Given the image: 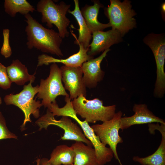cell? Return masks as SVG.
Listing matches in <instances>:
<instances>
[{
    "instance_id": "cell-1",
    "label": "cell",
    "mask_w": 165,
    "mask_h": 165,
    "mask_svg": "<svg viewBox=\"0 0 165 165\" xmlns=\"http://www.w3.org/2000/svg\"><path fill=\"white\" fill-rule=\"evenodd\" d=\"M27 25L25 31L27 36L26 45L28 49L34 48L43 53L61 57L63 54L60 48L62 38L58 32L43 27L29 13L24 15Z\"/></svg>"
},
{
    "instance_id": "cell-2",
    "label": "cell",
    "mask_w": 165,
    "mask_h": 165,
    "mask_svg": "<svg viewBox=\"0 0 165 165\" xmlns=\"http://www.w3.org/2000/svg\"><path fill=\"white\" fill-rule=\"evenodd\" d=\"M66 104L59 108L57 102L52 103L48 108L54 116H67L74 119L80 126L86 138L92 143L95 150L98 165H105L110 162L113 156L112 150L103 144L96 135L88 123L79 119L74 110L69 96L65 97Z\"/></svg>"
},
{
    "instance_id": "cell-3",
    "label": "cell",
    "mask_w": 165,
    "mask_h": 165,
    "mask_svg": "<svg viewBox=\"0 0 165 165\" xmlns=\"http://www.w3.org/2000/svg\"><path fill=\"white\" fill-rule=\"evenodd\" d=\"M71 5L67 4L63 1L57 4L51 0H40L37 4L36 9L41 13L42 22L46 23V26L50 28L54 25L60 36L63 38L69 35L67 28L70 21L66 15Z\"/></svg>"
},
{
    "instance_id": "cell-4",
    "label": "cell",
    "mask_w": 165,
    "mask_h": 165,
    "mask_svg": "<svg viewBox=\"0 0 165 165\" xmlns=\"http://www.w3.org/2000/svg\"><path fill=\"white\" fill-rule=\"evenodd\" d=\"M72 101L77 115L88 123H94L98 121L103 122L109 120L116 113L115 105L105 106L103 101L98 98L89 100L81 95Z\"/></svg>"
},
{
    "instance_id": "cell-5",
    "label": "cell",
    "mask_w": 165,
    "mask_h": 165,
    "mask_svg": "<svg viewBox=\"0 0 165 165\" xmlns=\"http://www.w3.org/2000/svg\"><path fill=\"white\" fill-rule=\"evenodd\" d=\"M32 82L24 85L23 90L16 94H11L6 95L4 101L6 105H13L21 110L24 115V119L22 127L24 128L28 122H31L30 115L32 114L37 118L40 116V108L42 105L39 101L34 99L35 94L38 93L39 85L33 87Z\"/></svg>"
},
{
    "instance_id": "cell-6",
    "label": "cell",
    "mask_w": 165,
    "mask_h": 165,
    "mask_svg": "<svg viewBox=\"0 0 165 165\" xmlns=\"http://www.w3.org/2000/svg\"><path fill=\"white\" fill-rule=\"evenodd\" d=\"M110 4L105 9V14L109 19L112 29L118 31L122 35L136 26L133 17L136 13L131 9L130 2L124 0H110Z\"/></svg>"
},
{
    "instance_id": "cell-7",
    "label": "cell",
    "mask_w": 165,
    "mask_h": 165,
    "mask_svg": "<svg viewBox=\"0 0 165 165\" xmlns=\"http://www.w3.org/2000/svg\"><path fill=\"white\" fill-rule=\"evenodd\" d=\"M145 43L151 49L153 54L156 66V77L153 94L163 96L165 93V38L163 34L150 33L143 39Z\"/></svg>"
},
{
    "instance_id": "cell-8",
    "label": "cell",
    "mask_w": 165,
    "mask_h": 165,
    "mask_svg": "<svg viewBox=\"0 0 165 165\" xmlns=\"http://www.w3.org/2000/svg\"><path fill=\"white\" fill-rule=\"evenodd\" d=\"M49 76L45 79L40 80L37 97L42 99L41 104L48 108L53 102L56 101V97L60 95L69 96L62 83L61 72L56 63L50 66Z\"/></svg>"
},
{
    "instance_id": "cell-9",
    "label": "cell",
    "mask_w": 165,
    "mask_h": 165,
    "mask_svg": "<svg viewBox=\"0 0 165 165\" xmlns=\"http://www.w3.org/2000/svg\"><path fill=\"white\" fill-rule=\"evenodd\" d=\"M35 123L39 127L40 130L43 128L47 130L50 125L57 126L64 130V135L61 138L62 140L81 141L93 146L77 124L73 123L68 116H62L60 119L57 120L52 113L47 110L46 113L39 118Z\"/></svg>"
},
{
    "instance_id": "cell-10",
    "label": "cell",
    "mask_w": 165,
    "mask_h": 165,
    "mask_svg": "<svg viewBox=\"0 0 165 165\" xmlns=\"http://www.w3.org/2000/svg\"><path fill=\"white\" fill-rule=\"evenodd\" d=\"M122 115V112L119 111L115 113L111 119L103 122L101 124H94L91 126L101 143L105 146L108 145L109 146L113 152L114 156L120 165H123L118 156L117 147L118 143H122L123 141L119 133Z\"/></svg>"
},
{
    "instance_id": "cell-11",
    "label": "cell",
    "mask_w": 165,
    "mask_h": 165,
    "mask_svg": "<svg viewBox=\"0 0 165 165\" xmlns=\"http://www.w3.org/2000/svg\"><path fill=\"white\" fill-rule=\"evenodd\" d=\"M62 81L65 89L69 92L70 98L73 100L82 95L86 96V87L83 80V72L81 67L62 66Z\"/></svg>"
},
{
    "instance_id": "cell-12",
    "label": "cell",
    "mask_w": 165,
    "mask_h": 165,
    "mask_svg": "<svg viewBox=\"0 0 165 165\" xmlns=\"http://www.w3.org/2000/svg\"><path fill=\"white\" fill-rule=\"evenodd\" d=\"M92 35L93 40L89 45L87 54L93 57L122 40V35L117 30L112 29L106 31H95L92 33Z\"/></svg>"
},
{
    "instance_id": "cell-13",
    "label": "cell",
    "mask_w": 165,
    "mask_h": 165,
    "mask_svg": "<svg viewBox=\"0 0 165 165\" xmlns=\"http://www.w3.org/2000/svg\"><path fill=\"white\" fill-rule=\"evenodd\" d=\"M110 50H105L100 56L83 63L81 68L83 72V80L86 87H96L103 79L105 72L101 67V64Z\"/></svg>"
},
{
    "instance_id": "cell-14",
    "label": "cell",
    "mask_w": 165,
    "mask_h": 165,
    "mask_svg": "<svg viewBox=\"0 0 165 165\" xmlns=\"http://www.w3.org/2000/svg\"><path fill=\"white\" fill-rule=\"evenodd\" d=\"M133 110L134 114L130 116L122 117L120 121V129L123 130L132 126L151 123L154 122L165 124L162 119L156 116L145 104H135Z\"/></svg>"
},
{
    "instance_id": "cell-15",
    "label": "cell",
    "mask_w": 165,
    "mask_h": 165,
    "mask_svg": "<svg viewBox=\"0 0 165 165\" xmlns=\"http://www.w3.org/2000/svg\"><path fill=\"white\" fill-rule=\"evenodd\" d=\"M79 49L76 53L65 59L55 58L46 54H42L38 57L37 66L43 65H48L50 63H61L64 65L71 67H81L84 62H86L94 57L87 54L88 50L85 49L81 43H79Z\"/></svg>"
},
{
    "instance_id": "cell-16",
    "label": "cell",
    "mask_w": 165,
    "mask_h": 165,
    "mask_svg": "<svg viewBox=\"0 0 165 165\" xmlns=\"http://www.w3.org/2000/svg\"><path fill=\"white\" fill-rule=\"evenodd\" d=\"M93 1L94 2L93 5L86 4L80 10L87 25L92 33L95 31H103L105 29L111 27L109 23L104 24L98 21L97 16L99 10L103 6L98 1Z\"/></svg>"
},
{
    "instance_id": "cell-17",
    "label": "cell",
    "mask_w": 165,
    "mask_h": 165,
    "mask_svg": "<svg viewBox=\"0 0 165 165\" xmlns=\"http://www.w3.org/2000/svg\"><path fill=\"white\" fill-rule=\"evenodd\" d=\"M155 130H157L162 134L160 144L157 150L152 154L145 157L134 156L133 160L142 165H165V124L155 125Z\"/></svg>"
},
{
    "instance_id": "cell-18",
    "label": "cell",
    "mask_w": 165,
    "mask_h": 165,
    "mask_svg": "<svg viewBox=\"0 0 165 165\" xmlns=\"http://www.w3.org/2000/svg\"><path fill=\"white\" fill-rule=\"evenodd\" d=\"M71 146L75 153L73 165H98L93 146L78 141L72 144Z\"/></svg>"
},
{
    "instance_id": "cell-19",
    "label": "cell",
    "mask_w": 165,
    "mask_h": 165,
    "mask_svg": "<svg viewBox=\"0 0 165 165\" xmlns=\"http://www.w3.org/2000/svg\"><path fill=\"white\" fill-rule=\"evenodd\" d=\"M6 70L11 81L17 85H24L28 81L33 82L35 79V73L29 74L25 65L18 59L13 60L11 64L6 67Z\"/></svg>"
},
{
    "instance_id": "cell-20",
    "label": "cell",
    "mask_w": 165,
    "mask_h": 165,
    "mask_svg": "<svg viewBox=\"0 0 165 165\" xmlns=\"http://www.w3.org/2000/svg\"><path fill=\"white\" fill-rule=\"evenodd\" d=\"M74 1L75 5L74 9L72 11L69 10L68 12L74 16L79 27L78 29L79 31V36L78 38H76L74 43L77 44L81 43L85 49L89 50L90 42L92 38V33L82 14L79 7V0Z\"/></svg>"
},
{
    "instance_id": "cell-21",
    "label": "cell",
    "mask_w": 165,
    "mask_h": 165,
    "mask_svg": "<svg viewBox=\"0 0 165 165\" xmlns=\"http://www.w3.org/2000/svg\"><path fill=\"white\" fill-rule=\"evenodd\" d=\"M74 155V152L71 146L60 145L53 150L49 161L52 165H73Z\"/></svg>"
},
{
    "instance_id": "cell-22",
    "label": "cell",
    "mask_w": 165,
    "mask_h": 165,
    "mask_svg": "<svg viewBox=\"0 0 165 165\" xmlns=\"http://www.w3.org/2000/svg\"><path fill=\"white\" fill-rule=\"evenodd\" d=\"M4 7L6 13L12 17H15L18 13L24 16L35 10L26 0H5Z\"/></svg>"
},
{
    "instance_id": "cell-23",
    "label": "cell",
    "mask_w": 165,
    "mask_h": 165,
    "mask_svg": "<svg viewBox=\"0 0 165 165\" xmlns=\"http://www.w3.org/2000/svg\"><path fill=\"white\" fill-rule=\"evenodd\" d=\"M11 138L17 139V136L8 129L5 119L0 112V140Z\"/></svg>"
},
{
    "instance_id": "cell-24",
    "label": "cell",
    "mask_w": 165,
    "mask_h": 165,
    "mask_svg": "<svg viewBox=\"0 0 165 165\" xmlns=\"http://www.w3.org/2000/svg\"><path fill=\"white\" fill-rule=\"evenodd\" d=\"M3 42L1 49L0 53L6 58L9 57L12 54V52L10 46L9 41V30L8 29L3 30Z\"/></svg>"
},
{
    "instance_id": "cell-25",
    "label": "cell",
    "mask_w": 165,
    "mask_h": 165,
    "mask_svg": "<svg viewBox=\"0 0 165 165\" xmlns=\"http://www.w3.org/2000/svg\"><path fill=\"white\" fill-rule=\"evenodd\" d=\"M12 83L7 74L6 67L0 62V87L7 90L10 88Z\"/></svg>"
},
{
    "instance_id": "cell-26",
    "label": "cell",
    "mask_w": 165,
    "mask_h": 165,
    "mask_svg": "<svg viewBox=\"0 0 165 165\" xmlns=\"http://www.w3.org/2000/svg\"><path fill=\"white\" fill-rule=\"evenodd\" d=\"M39 165H52L49 161V159L43 158L40 160Z\"/></svg>"
},
{
    "instance_id": "cell-27",
    "label": "cell",
    "mask_w": 165,
    "mask_h": 165,
    "mask_svg": "<svg viewBox=\"0 0 165 165\" xmlns=\"http://www.w3.org/2000/svg\"><path fill=\"white\" fill-rule=\"evenodd\" d=\"M40 160V159H38L36 160V162H37V165H39Z\"/></svg>"
},
{
    "instance_id": "cell-28",
    "label": "cell",
    "mask_w": 165,
    "mask_h": 165,
    "mask_svg": "<svg viewBox=\"0 0 165 165\" xmlns=\"http://www.w3.org/2000/svg\"><path fill=\"white\" fill-rule=\"evenodd\" d=\"M2 103V100L1 97H0V105Z\"/></svg>"
}]
</instances>
